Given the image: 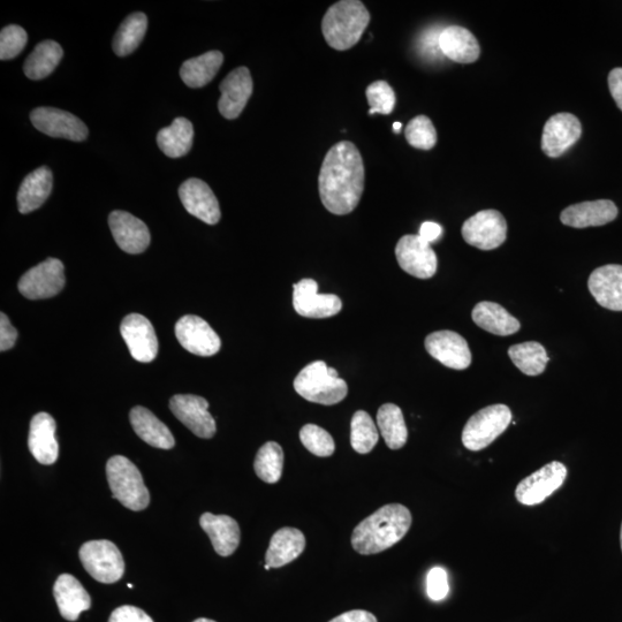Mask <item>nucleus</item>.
Segmentation results:
<instances>
[{"instance_id": "8", "label": "nucleus", "mask_w": 622, "mask_h": 622, "mask_svg": "<svg viewBox=\"0 0 622 622\" xmlns=\"http://www.w3.org/2000/svg\"><path fill=\"white\" fill-rule=\"evenodd\" d=\"M65 268L62 261L48 259L30 269L21 277L19 292L29 300L56 297L65 286Z\"/></svg>"}, {"instance_id": "4", "label": "nucleus", "mask_w": 622, "mask_h": 622, "mask_svg": "<svg viewBox=\"0 0 622 622\" xmlns=\"http://www.w3.org/2000/svg\"><path fill=\"white\" fill-rule=\"evenodd\" d=\"M294 389L299 396L314 404L337 405L347 397L348 386L336 369L323 361L308 364L294 379Z\"/></svg>"}, {"instance_id": "37", "label": "nucleus", "mask_w": 622, "mask_h": 622, "mask_svg": "<svg viewBox=\"0 0 622 622\" xmlns=\"http://www.w3.org/2000/svg\"><path fill=\"white\" fill-rule=\"evenodd\" d=\"M508 355L515 367L527 376L543 374L550 360L543 345L536 341L514 345L508 350Z\"/></svg>"}, {"instance_id": "17", "label": "nucleus", "mask_w": 622, "mask_h": 622, "mask_svg": "<svg viewBox=\"0 0 622 622\" xmlns=\"http://www.w3.org/2000/svg\"><path fill=\"white\" fill-rule=\"evenodd\" d=\"M120 332L133 359L143 363L156 359L158 340L154 326L148 318L139 314L128 315L120 325Z\"/></svg>"}, {"instance_id": "48", "label": "nucleus", "mask_w": 622, "mask_h": 622, "mask_svg": "<svg viewBox=\"0 0 622 622\" xmlns=\"http://www.w3.org/2000/svg\"><path fill=\"white\" fill-rule=\"evenodd\" d=\"M330 622H378L373 613L364 610H353L340 614Z\"/></svg>"}, {"instance_id": "16", "label": "nucleus", "mask_w": 622, "mask_h": 622, "mask_svg": "<svg viewBox=\"0 0 622 622\" xmlns=\"http://www.w3.org/2000/svg\"><path fill=\"white\" fill-rule=\"evenodd\" d=\"M424 345L432 358L447 368L465 370L472 364L468 343L457 332L444 330L431 333Z\"/></svg>"}, {"instance_id": "12", "label": "nucleus", "mask_w": 622, "mask_h": 622, "mask_svg": "<svg viewBox=\"0 0 622 622\" xmlns=\"http://www.w3.org/2000/svg\"><path fill=\"white\" fill-rule=\"evenodd\" d=\"M36 130L51 138L82 142L88 138V127L77 116L55 108H37L30 113Z\"/></svg>"}, {"instance_id": "25", "label": "nucleus", "mask_w": 622, "mask_h": 622, "mask_svg": "<svg viewBox=\"0 0 622 622\" xmlns=\"http://www.w3.org/2000/svg\"><path fill=\"white\" fill-rule=\"evenodd\" d=\"M438 43L443 55L455 63L472 64L481 55L476 37L464 27H446L439 34Z\"/></svg>"}, {"instance_id": "6", "label": "nucleus", "mask_w": 622, "mask_h": 622, "mask_svg": "<svg viewBox=\"0 0 622 622\" xmlns=\"http://www.w3.org/2000/svg\"><path fill=\"white\" fill-rule=\"evenodd\" d=\"M511 421L512 412L506 405L485 407L468 420L462 431V443L469 451H482L504 434Z\"/></svg>"}, {"instance_id": "32", "label": "nucleus", "mask_w": 622, "mask_h": 622, "mask_svg": "<svg viewBox=\"0 0 622 622\" xmlns=\"http://www.w3.org/2000/svg\"><path fill=\"white\" fill-rule=\"evenodd\" d=\"M224 63L221 51H209L186 60L180 68V77L189 88H202L215 79Z\"/></svg>"}, {"instance_id": "14", "label": "nucleus", "mask_w": 622, "mask_h": 622, "mask_svg": "<svg viewBox=\"0 0 622 622\" xmlns=\"http://www.w3.org/2000/svg\"><path fill=\"white\" fill-rule=\"evenodd\" d=\"M176 336L180 345L194 355L206 358L221 351V338L201 317L187 315L180 318Z\"/></svg>"}, {"instance_id": "29", "label": "nucleus", "mask_w": 622, "mask_h": 622, "mask_svg": "<svg viewBox=\"0 0 622 622\" xmlns=\"http://www.w3.org/2000/svg\"><path fill=\"white\" fill-rule=\"evenodd\" d=\"M130 420L136 435L143 442L156 449L171 450L176 444L171 430L162 421L149 411V409L138 406L134 407L130 414Z\"/></svg>"}, {"instance_id": "24", "label": "nucleus", "mask_w": 622, "mask_h": 622, "mask_svg": "<svg viewBox=\"0 0 622 622\" xmlns=\"http://www.w3.org/2000/svg\"><path fill=\"white\" fill-rule=\"evenodd\" d=\"M618 212L616 204L610 200L583 202L561 212L560 221L574 229H587L613 222L618 217Z\"/></svg>"}, {"instance_id": "1", "label": "nucleus", "mask_w": 622, "mask_h": 622, "mask_svg": "<svg viewBox=\"0 0 622 622\" xmlns=\"http://www.w3.org/2000/svg\"><path fill=\"white\" fill-rule=\"evenodd\" d=\"M366 182L363 158L355 144L341 141L326 154L318 189L323 206L333 215L351 214L359 206Z\"/></svg>"}, {"instance_id": "39", "label": "nucleus", "mask_w": 622, "mask_h": 622, "mask_svg": "<svg viewBox=\"0 0 622 622\" xmlns=\"http://www.w3.org/2000/svg\"><path fill=\"white\" fill-rule=\"evenodd\" d=\"M378 439V430L371 416L364 411L356 412L351 422L353 450L360 454L370 453L377 445Z\"/></svg>"}, {"instance_id": "42", "label": "nucleus", "mask_w": 622, "mask_h": 622, "mask_svg": "<svg viewBox=\"0 0 622 622\" xmlns=\"http://www.w3.org/2000/svg\"><path fill=\"white\" fill-rule=\"evenodd\" d=\"M366 96L370 105L369 115L381 113L388 116L396 106V94L386 81H376L366 90Z\"/></svg>"}, {"instance_id": "27", "label": "nucleus", "mask_w": 622, "mask_h": 622, "mask_svg": "<svg viewBox=\"0 0 622 622\" xmlns=\"http://www.w3.org/2000/svg\"><path fill=\"white\" fill-rule=\"evenodd\" d=\"M200 525L219 556L229 557L238 549L241 538L240 527L229 515L204 513Z\"/></svg>"}, {"instance_id": "21", "label": "nucleus", "mask_w": 622, "mask_h": 622, "mask_svg": "<svg viewBox=\"0 0 622 622\" xmlns=\"http://www.w3.org/2000/svg\"><path fill=\"white\" fill-rule=\"evenodd\" d=\"M109 225L117 245L132 255L141 254L150 245L148 226L126 211H113Z\"/></svg>"}, {"instance_id": "31", "label": "nucleus", "mask_w": 622, "mask_h": 622, "mask_svg": "<svg viewBox=\"0 0 622 622\" xmlns=\"http://www.w3.org/2000/svg\"><path fill=\"white\" fill-rule=\"evenodd\" d=\"M472 316L481 329L499 337L512 336L521 326L517 318L495 302H480L474 308Z\"/></svg>"}, {"instance_id": "44", "label": "nucleus", "mask_w": 622, "mask_h": 622, "mask_svg": "<svg viewBox=\"0 0 622 622\" xmlns=\"http://www.w3.org/2000/svg\"><path fill=\"white\" fill-rule=\"evenodd\" d=\"M428 596L432 601H443L450 593L449 576L442 567H434L427 578Z\"/></svg>"}, {"instance_id": "2", "label": "nucleus", "mask_w": 622, "mask_h": 622, "mask_svg": "<svg viewBox=\"0 0 622 622\" xmlns=\"http://www.w3.org/2000/svg\"><path fill=\"white\" fill-rule=\"evenodd\" d=\"M412 522V513L406 506L385 505L356 526L352 535L353 549L363 556L388 550L406 536Z\"/></svg>"}, {"instance_id": "38", "label": "nucleus", "mask_w": 622, "mask_h": 622, "mask_svg": "<svg viewBox=\"0 0 622 622\" xmlns=\"http://www.w3.org/2000/svg\"><path fill=\"white\" fill-rule=\"evenodd\" d=\"M284 468V451L276 442L264 444L257 452L254 469L260 479L269 484L277 483L282 479Z\"/></svg>"}, {"instance_id": "51", "label": "nucleus", "mask_w": 622, "mask_h": 622, "mask_svg": "<svg viewBox=\"0 0 622 622\" xmlns=\"http://www.w3.org/2000/svg\"><path fill=\"white\" fill-rule=\"evenodd\" d=\"M194 622H216V621L210 620L207 618H200V619L195 620Z\"/></svg>"}, {"instance_id": "43", "label": "nucleus", "mask_w": 622, "mask_h": 622, "mask_svg": "<svg viewBox=\"0 0 622 622\" xmlns=\"http://www.w3.org/2000/svg\"><path fill=\"white\" fill-rule=\"evenodd\" d=\"M28 41L26 30L18 25L6 26L0 33V59L10 60L20 55Z\"/></svg>"}, {"instance_id": "15", "label": "nucleus", "mask_w": 622, "mask_h": 622, "mask_svg": "<svg viewBox=\"0 0 622 622\" xmlns=\"http://www.w3.org/2000/svg\"><path fill=\"white\" fill-rule=\"evenodd\" d=\"M293 307L302 317L328 318L340 313L343 302L335 294H318L313 279H302L293 286Z\"/></svg>"}, {"instance_id": "49", "label": "nucleus", "mask_w": 622, "mask_h": 622, "mask_svg": "<svg viewBox=\"0 0 622 622\" xmlns=\"http://www.w3.org/2000/svg\"><path fill=\"white\" fill-rule=\"evenodd\" d=\"M442 233L443 229L441 225L434 222H426L421 225L419 235L424 241L431 245L432 242H435L441 237Z\"/></svg>"}, {"instance_id": "35", "label": "nucleus", "mask_w": 622, "mask_h": 622, "mask_svg": "<svg viewBox=\"0 0 622 622\" xmlns=\"http://www.w3.org/2000/svg\"><path fill=\"white\" fill-rule=\"evenodd\" d=\"M377 424L389 449L400 450L406 445L408 430L400 407L394 404L383 405L378 409Z\"/></svg>"}, {"instance_id": "33", "label": "nucleus", "mask_w": 622, "mask_h": 622, "mask_svg": "<svg viewBox=\"0 0 622 622\" xmlns=\"http://www.w3.org/2000/svg\"><path fill=\"white\" fill-rule=\"evenodd\" d=\"M194 139V127L186 118H176L169 127L157 134L159 149L171 158L185 156L191 151Z\"/></svg>"}, {"instance_id": "22", "label": "nucleus", "mask_w": 622, "mask_h": 622, "mask_svg": "<svg viewBox=\"0 0 622 622\" xmlns=\"http://www.w3.org/2000/svg\"><path fill=\"white\" fill-rule=\"evenodd\" d=\"M56 429V421L48 413L36 414L30 422L29 450L42 465H53L58 459Z\"/></svg>"}, {"instance_id": "45", "label": "nucleus", "mask_w": 622, "mask_h": 622, "mask_svg": "<svg viewBox=\"0 0 622 622\" xmlns=\"http://www.w3.org/2000/svg\"><path fill=\"white\" fill-rule=\"evenodd\" d=\"M109 622H154V620L143 610L124 605L112 612Z\"/></svg>"}, {"instance_id": "3", "label": "nucleus", "mask_w": 622, "mask_h": 622, "mask_svg": "<svg viewBox=\"0 0 622 622\" xmlns=\"http://www.w3.org/2000/svg\"><path fill=\"white\" fill-rule=\"evenodd\" d=\"M369 22L370 13L366 5L359 0H343L333 4L324 15V39L332 49L346 51L359 43Z\"/></svg>"}, {"instance_id": "19", "label": "nucleus", "mask_w": 622, "mask_h": 622, "mask_svg": "<svg viewBox=\"0 0 622 622\" xmlns=\"http://www.w3.org/2000/svg\"><path fill=\"white\" fill-rule=\"evenodd\" d=\"M219 89L222 93L218 102L219 112L226 119H237L252 97L254 90L252 74L247 67L235 68L223 80Z\"/></svg>"}, {"instance_id": "47", "label": "nucleus", "mask_w": 622, "mask_h": 622, "mask_svg": "<svg viewBox=\"0 0 622 622\" xmlns=\"http://www.w3.org/2000/svg\"><path fill=\"white\" fill-rule=\"evenodd\" d=\"M609 87L613 100L622 111V68H614L609 75Z\"/></svg>"}, {"instance_id": "36", "label": "nucleus", "mask_w": 622, "mask_h": 622, "mask_svg": "<svg viewBox=\"0 0 622 622\" xmlns=\"http://www.w3.org/2000/svg\"><path fill=\"white\" fill-rule=\"evenodd\" d=\"M148 29L147 15L136 12L125 19L113 39V51L119 57L131 55L139 48Z\"/></svg>"}, {"instance_id": "41", "label": "nucleus", "mask_w": 622, "mask_h": 622, "mask_svg": "<svg viewBox=\"0 0 622 622\" xmlns=\"http://www.w3.org/2000/svg\"><path fill=\"white\" fill-rule=\"evenodd\" d=\"M405 136L408 143L416 149L430 150L437 143L436 128L426 116H417L409 121Z\"/></svg>"}, {"instance_id": "26", "label": "nucleus", "mask_w": 622, "mask_h": 622, "mask_svg": "<svg viewBox=\"0 0 622 622\" xmlns=\"http://www.w3.org/2000/svg\"><path fill=\"white\" fill-rule=\"evenodd\" d=\"M53 595L60 614L68 621H77L82 612L90 609L91 599L87 590L71 574L59 576L53 586Z\"/></svg>"}, {"instance_id": "30", "label": "nucleus", "mask_w": 622, "mask_h": 622, "mask_svg": "<svg viewBox=\"0 0 622 622\" xmlns=\"http://www.w3.org/2000/svg\"><path fill=\"white\" fill-rule=\"evenodd\" d=\"M52 192V172L42 166L22 181L18 192V209L21 214H29L42 207Z\"/></svg>"}, {"instance_id": "10", "label": "nucleus", "mask_w": 622, "mask_h": 622, "mask_svg": "<svg viewBox=\"0 0 622 622\" xmlns=\"http://www.w3.org/2000/svg\"><path fill=\"white\" fill-rule=\"evenodd\" d=\"M462 237L468 245L481 250L502 246L507 238V223L497 210H483L470 217L462 226Z\"/></svg>"}, {"instance_id": "23", "label": "nucleus", "mask_w": 622, "mask_h": 622, "mask_svg": "<svg viewBox=\"0 0 622 622\" xmlns=\"http://www.w3.org/2000/svg\"><path fill=\"white\" fill-rule=\"evenodd\" d=\"M588 287L599 306L622 311V265L609 264L596 269L589 277Z\"/></svg>"}, {"instance_id": "5", "label": "nucleus", "mask_w": 622, "mask_h": 622, "mask_svg": "<svg viewBox=\"0 0 622 622\" xmlns=\"http://www.w3.org/2000/svg\"><path fill=\"white\" fill-rule=\"evenodd\" d=\"M106 477L113 498L132 511L146 510L150 503V493L144 485L138 467L131 460L116 455L106 464Z\"/></svg>"}, {"instance_id": "28", "label": "nucleus", "mask_w": 622, "mask_h": 622, "mask_svg": "<svg viewBox=\"0 0 622 622\" xmlns=\"http://www.w3.org/2000/svg\"><path fill=\"white\" fill-rule=\"evenodd\" d=\"M306 548V537L299 529L285 527L273 534L265 565L270 568H279L292 563L302 555Z\"/></svg>"}, {"instance_id": "13", "label": "nucleus", "mask_w": 622, "mask_h": 622, "mask_svg": "<svg viewBox=\"0 0 622 622\" xmlns=\"http://www.w3.org/2000/svg\"><path fill=\"white\" fill-rule=\"evenodd\" d=\"M174 416L197 437L209 439L215 436L217 427L209 413V402L193 394H177L170 401Z\"/></svg>"}, {"instance_id": "46", "label": "nucleus", "mask_w": 622, "mask_h": 622, "mask_svg": "<svg viewBox=\"0 0 622 622\" xmlns=\"http://www.w3.org/2000/svg\"><path fill=\"white\" fill-rule=\"evenodd\" d=\"M17 338L18 332L10 323L9 317L4 313L0 314V351L11 350Z\"/></svg>"}, {"instance_id": "40", "label": "nucleus", "mask_w": 622, "mask_h": 622, "mask_svg": "<svg viewBox=\"0 0 622 622\" xmlns=\"http://www.w3.org/2000/svg\"><path fill=\"white\" fill-rule=\"evenodd\" d=\"M300 439L306 449L317 457H331L336 450L335 441L328 431L315 424H307L300 430Z\"/></svg>"}, {"instance_id": "18", "label": "nucleus", "mask_w": 622, "mask_h": 622, "mask_svg": "<svg viewBox=\"0 0 622 622\" xmlns=\"http://www.w3.org/2000/svg\"><path fill=\"white\" fill-rule=\"evenodd\" d=\"M580 120L571 113H558L545 124L542 150L546 156L557 158L564 155L581 138Z\"/></svg>"}, {"instance_id": "7", "label": "nucleus", "mask_w": 622, "mask_h": 622, "mask_svg": "<svg viewBox=\"0 0 622 622\" xmlns=\"http://www.w3.org/2000/svg\"><path fill=\"white\" fill-rule=\"evenodd\" d=\"M79 556L85 570L98 582L115 583L124 576L125 561L115 543L87 542L81 546Z\"/></svg>"}, {"instance_id": "11", "label": "nucleus", "mask_w": 622, "mask_h": 622, "mask_svg": "<svg viewBox=\"0 0 622 622\" xmlns=\"http://www.w3.org/2000/svg\"><path fill=\"white\" fill-rule=\"evenodd\" d=\"M396 256L400 268L415 278L429 279L437 272V255L420 235L402 237L396 247Z\"/></svg>"}, {"instance_id": "20", "label": "nucleus", "mask_w": 622, "mask_h": 622, "mask_svg": "<svg viewBox=\"0 0 622 622\" xmlns=\"http://www.w3.org/2000/svg\"><path fill=\"white\" fill-rule=\"evenodd\" d=\"M181 203L189 214L208 225L221 221V208L212 189L201 179H188L179 188Z\"/></svg>"}, {"instance_id": "34", "label": "nucleus", "mask_w": 622, "mask_h": 622, "mask_svg": "<svg viewBox=\"0 0 622 622\" xmlns=\"http://www.w3.org/2000/svg\"><path fill=\"white\" fill-rule=\"evenodd\" d=\"M63 56V48L55 41L48 40L37 44L24 65L27 78L42 80L49 77L56 70Z\"/></svg>"}, {"instance_id": "52", "label": "nucleus", "mask_w": 622, "mask_h": 622, "mask_svg": "<svg viewBox=\"0 0 622 622\" xmlns=\"http://www.w3.org/2000/svg\"><path fill=\"white\" fill-rule=\"evenodd\" d=\"M620 544H621V550H622V525H621V530H620Z\"/></svg>"}, {"instance_id": "50", "label": "nucleus", "mask_w": 622, "mask_h": 622, "mask_svg": "<svg viewBox=\"0 0 622 622\" xmlns=\"http://www.w3.org/2000/svg\"><path fill=\"white\" fill-rule=\"evenodd\" d=\"M402 125L400 123H394L393 124V131L396 132L397 134L401 131Z\"/></svg>"}, {"instance_id": "9", "label": "nucleus", "mask_w": 622, "mask_h": 622, "mask_svg": "<svg viewBox=\"0 0 622 622\" xmlns=\"http://www.w3.org/2000/svg\"><path fill=\"white\" fill-rule=\"evenodd\" d=\"M566 477V466L559 461H552L522 480L515 489V498L526 506L541 504L561 488Z\"/></svg>"}]
</instances>
